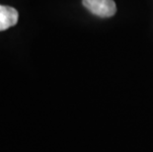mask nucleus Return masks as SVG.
Returning <instances> with one entry per match:
<instances>
[{
    "mask_svg": "<svg viewBox=\"0 0 153 152\" xmlns=\"http://www.w3.org/2000/svg\"><path fill=\"white\" fill-rule=\"evenodd\" d=\"M82 2L91 13L102 18L112 17L117 12L114 0H83Z\"/></svg>",
    "mask_w": 153,
    "mask_h": 152,
    "instance_id": "1",
    "label": "nucleus"
},
{
    "mask_svg": "<svg viewBox=\"0 0 153 152\" xmlns=\"http://www.w3.org/2000/svg\"><path fill=\"white\" fill-rule=\"evenodd\" d=\"M19 14L15 8L0 5V31H5L18 23Z\"/></svg>",
    "mask_w": 153,
    "mask_h": 152,
    "instance_id": "2",
    "label": "nucleus"
}]
</instances>
